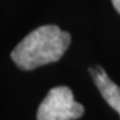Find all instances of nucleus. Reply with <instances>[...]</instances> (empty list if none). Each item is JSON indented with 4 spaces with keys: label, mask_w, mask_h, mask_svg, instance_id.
<instances>
[{
    "label": "nucleus",
    "mask_w": 120,
    "mask_h": 120,
    "mask_svg": "<svg viewBox=\"0 0 120 120\" xmlns=\"http://www.w3.org/2000/svg\"><path fill=\"white\" fill-rule=\"evenodd\" d=\"M84 107L75 101L72 91L60 86L52 88L38 108V120H75L82 117Z\"/></svg>",
    "instance_id": "nucleus-2"
},
{
    "label": "nucleus",
    "mask_w": 120,
    "mask_h": 120,
    "mask_svg": "<svg viewBox=\"0 0 120 120\" xmlns=\"http://www.w3.org/2000/svg\"><path fill=\"white\" fill-rule=\"evenodd\" d=\"M112 4H113L116 11L120 13V0H112Z\"/></svg>",
    "instance_id": "nucleus-4"
},
{
    "label": "nucleus",
    "mask_w": 120,
    "mask_h": 120,
    "mask_svg": "<svg viewBox=\"0 0 120 120\" xmlns=\"http://www.w3.org/2000/svg\"><path fill=\"white\" fill-rule=\"evenodd\" d=\"M71 43V35L57 26L48 24L34 30L11 52L19 68L31 71L61 59Z\"/></svg>",
    "instance_id": "nucleus-1"
},
{
    "label": "nucleus",
    "mask_w": 120,
    "mask_h": 120,
    "mask_svg": "<svg viewBox=\"0 0 120 120\" xmlns=\"http://www.w3.org/2000/svg\"><path fill=\"white\" fill-rule=\"evenodd\" d=\"M90 73L94 77L95 84L104 100L108 103L109 107H112L120 115V87L112 82L100 65L90 68Z\"/></svg>",
    "instance_id": "nucleus-3"
}]
</instances>
